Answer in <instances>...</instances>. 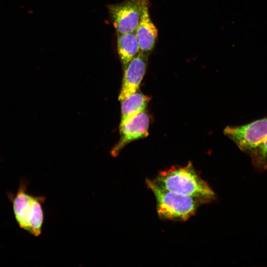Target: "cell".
<instances>
[{
    "mask_svg": "<svg viewBox=\"0 0 267 267\" xmlns=\"http://www.w3.org/2000/svg\"><path fill=\"white\" fill-rule=\"evenodd\" d=\"M28 180L24 178L20 179L16 193H7L11 201L14 217L19 227L35 236H39L42 232L44 222L43 205L46 198L36 196L28 191Z\"/></svg>",
    "mask_w": 267,
    "mask_h": 267,
    "instance_id": "cell-1",
    "label": "cell"
},
{
    "mask_svg": "<svg viewBox=\"0 0 267 267\" xmlns=\"http://www.w3.org/2000/svg\"><path fill=\"white\" fill-rule=\"evenodd\" d=\"M152 180L167 190L203 199L209 202L215 197L214 191L198 175L190 162L184 167L173 166L163 171Z\"/></svg>",
    "mask_w": 267,
    "mask_h": 267,
    "instance_id": "cell-2",
    "label": "cell"
},
{
    "mask_svg": "<svg viewBox=\"0 0 267 267\" xmlns=\"http://www.w3.org/2000/svg\"><path fill=\"white\" fill-rule=\"evenodd\" d=\"M147 187L153 193L157 202V212L163 220L186 221L193 216L206 200L167 190L147 178Z\"/></svg>",
    "mask_w": 267,
    "mask_h": 267,
    "instance_id": "cell-3",
    "label": "cell"
},
{
    "mask_svg": "<svg viewBox=\"0 0 267 267\" xmlns=\"http://www.w3.org/2000/svg\"><path fill=\"white\" fill-rule=\"evenodd\" d=\"M224 133L250 156L267 136V116L244 125L227 126Z\"/></svg>",
    "mask_w": 267,
    "mask_h": 267,
    "instance_id": "cell-4",
    "label": "cell"
},
{
    "mask_svg": "<svg viewBox=\"0 0 267 267\" xmlns=\"http://www.w3.org/2000/svg\"><path fill=\"white\" fill-rule=\"evenodd\" d=\"M143 0H124L108 5L117 35L134 32L139 23Z\"/></svg>",
    "mask_w": 267,
    "mask_h": 267,
    "instance_id": "cell-5",
    "label": "cell"
},
{
    "mask_svg": "<svg viewBox=\"0 0 267 267\" xmlns=\"http://www.w3.org/2000/svg\"><path fill=\"white\" fill-rule=\"evenodd\" d=\"M148 55L139 52L123 67L122 84L118 99L122 101L136 92L145 74Z\"/></svg>",
    "mask_w": 267,
    "mask_h": 267,
    "instance_id": "cell-6",
    "label": "cell"
},
{
    "mask_svg": "<svg viewBox=\"0 0 267 267\" xmlns=\"http://www.w3.org/2000/svg\"><path fill=\"white\" fill-rule=\"evenodd\" d=\"M149 117L145 111L130 120L119 128L120 138L112 148L111 154L117 156L121 150L130 142L146 137L148 134Z\"/></svg>",
    "mask_w": 267,
    "mask_h": 267,
    "instance_id": "cell-7",
    "label": "cell"
},
{
    "mask_svg": "<svg viewBox=\"0 0 267 267\" xmlns=\"http://www.w3.org/2000/svg\"><path fill=\"white\" fill-rule=\"evenodd\" d=\"M139 52L149 55L154 48L158 36V31L152 22L149 13V0H143L141 14L134 31Z\"/></svg>",
    "mask_w": 267,
    "mask_h": 267,
    "instance_id": "cell-8",
    "label": "cell"
},
{
    "mask_svg": "<svg viewBox=\"0 0 267 267\" xmlns=\"http://www.w3.org/2000/svg\"><path fill=\"white\" fill-rule=\"evenodd\" d=\"M150 97L138 91L121 102L120 127L138 114L145 111Z\"/></svg>",
    "mask_w": 267,
    "mask_h": 267,
    "instance_id": "cell-9",
    "label": "cell"
},
{
    "mask_svg": "<svg viewBox=\"0 0 267 267\" xmlns=\"http://www.w3.org/2000/svg\"><path fill=\"white\" fill-rule=\"evenodd\" d=\"M117 51L123 67L139 52L134 32L117 34Z\"/></svg>",
    "mask_w": 267,
    "mask_h": 267,
    "instance_id": "cell-10",
    "label": "cell"
},
{
    "mask_svg": "<svg viewBox=\"0 0 267 267\" xmlns=\"http://www.w3.org/2000/svg\"><path fill=\"white\" fill-rule=\"evenodd\" d=\"M250 156L257 171L263 172L267 169V136Z\"/></svg>",
    "mask_w": 267,
    "mask_h": 267,
    "instance_id": "cell-11",
    "label": "cell"
}]
</instances>
